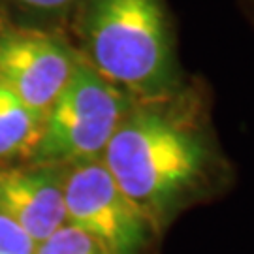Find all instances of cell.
<instances>
[{
  "label": "cell",
  "mask_w": 254,
  "mask_h": 254,
  "mask_svg": "<svg viewBox=\"0 0 254 254\" xmlns=\"http://www.w3.org/2000/svg\"><path fill=\"white\" fill-rule=\"evenodd\" d=\"M102 162L160 236L228 179L200 98L185 85L162 98L134 100Z\"/></svg>",
  "instance_id": "1"
},
{
  "label": "cell",
  "mask_w": 254,
  "mask_h": 254,
  "mask_svg": "<svg viewBox=\"0 0 254 254\" xmlns=\"http://www.w3.org/2000/svg\"><path fill=\"white\" fill-rule=\"evenodd\" d=\"M68 38L83 63L132 100L183 87L164 0H81Z\"/></svg>",
  "instance_id": "2"
},
{
  "label": "cell",
  "mask_w": 254,
  "mask_h": 254,
  "mask_svg": "<svg viewBox=\"0 0 254 254\" xmlns=\"http://www.w3.org/2000/svg\"><path fill=\"white\" fill-rule=\"evenodd\" d=\"M134 100L79 59L77 68L44 119L27 162L68 164L102 158Z\"/></svg>",
  "instance_id": "3"
},
{
  "label": "cell",
  "mask_w": 254,
  "mask_h": 254,
  "mask_svg": "<svg viewBox=\"0 0 254 254\" xmlns=\"http://www.w3.org/2000/svg\"><path fill=\"white\" fill-rule=\"evenodd\" d=\"M64 207L66 224L89 234L109 254H151L160 239L102 158L64 166Z\"/></svg>",
  "instance_id": "4"
},
{
  "label": "cell",
  "mask_w": 254,
  "mask_h": 254,
  "mask_svg": "<svg viewBox=\"0 0 254 254\" xmlns=\"http://www.w3.org/2000/svg\"><path fill=\"white\" fill-rule=\"evenodd\" d=\"M79 63L63 32L0 21V83L46 119Z\"/></svg>",
  "instance_id": "5"
},
{
  "label": "cell",
  "mask_w": 254,
  "mask_h": 254,
  "mask_svg": "<svg viewBox=\"0 0 254 254\" xmlns=\"http://www.w3.org/2000/svg\"><path fill=\"white\" fill-rule=\"evenodd\" d=\"M0 213L36 243L66 224L64 166L17 162L0 166Z\"/></svg>",
  "instance_id": "6"
},
{
  "label": "cell",
  "mask_w": 254,
  "mask_h": 254,
  "mask_svg": "<svg viewBox=\"0 0 254 254\" xmlns=\"http://www.w3.org/2000/svg\"><path fill=\"white\" fill-rule=\"evenodd\" d=\"M44 117L0 83V166L27 162L36 149Z\"/></svg>",
  "instance_id": "7"
},
{
  "label": "cell",
  "mask_w": 254,
  "mask_h": 254,
  "mask_svg": "<svg viewBox=\"0 0 254 254\" xmlns=\"http://www.w3.org/2000/svg\"><path fill=\"white\" fill-rule=\"evenodd\" d=\"M79 4L81 0H0V21L68 36Z\"/></svg>",
  "instance_id": "8"
},
{
  "label": "cell",
  "mask_w": 254,
  "mask_h": 254,
  "mask_svg": "<svg viewBox=\"0 0 254 254\" xmlns=\"http://www.w3.org/2000/svg\"><path fill=\"white\" fill-rule=\"evenodd\" d=\"M36 254H109L104 247L83 230L64 224L46 241L38 243Z\"/></svg>",
  "instance_id": "9"
},
{
  "label": "cell",
  "mask_w": 254,
  "mask_h": 254,
  "mask_svg": "<svg viewBox=\"0 0 254 254\" xmlns=\"http://www.w3.org/2000/svg\"><path fill=\"white\" fill-rule=\"evenodd\" d=\"M36 247L23 228L0 213V254H36Z\"/></svg>",
  "instance_id": "10"
}]
</instances>
